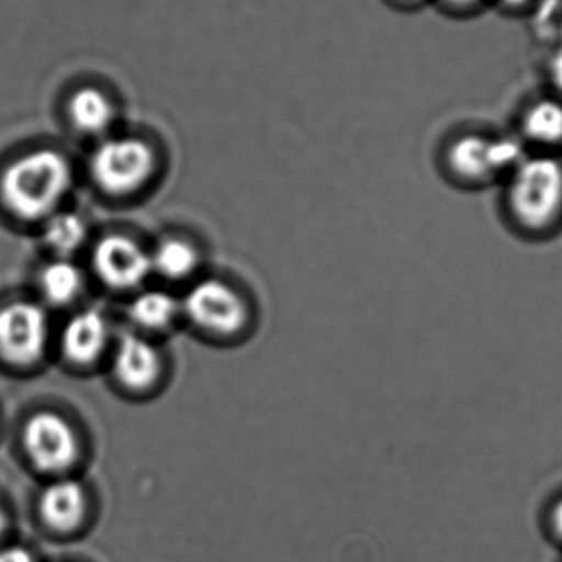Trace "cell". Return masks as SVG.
<instances>
[{
  "mask_svg": "<svg viewBox=\"0 0 562 562\" xmlns=\"http://www.w3.org/2000/svg\"><path fill=\"white\" fill-rule=\"evenodd\" d=\"M501 188L505 221L518 236L547 240L562 231V155L528 151Z\"/></svg>",
  "mask_w": 562,
  "mask_h": 562,
  "instance_id": "6da1fadb",
  "label": "cell"
},
{
  "mask_svg": "<svg viewBox=\"0 0 562 562\" xmlns=\"http://www.w3.org/2000/svg\"><path fill=\"white\" fill-rule=\"evenodd\" d=\"M71 187V167L59 151L40 148L22 155L3 170L0 196L20 220L52 216Z\"/></svg>",
  "mask_w": 562,
  "mask_h": 562,
  "instance_id": "7a4b0ae2",
  "label": "cell"
},
{
  "mask_svg": "<svg viewBox=\"0 0 562 562\" xmlns=\"http://www.w3.org/2000/svg\"><path fill=\"white\" fill-rule=\"evenodd\" d=\"M527 154L515 134L462 132L446 147L445 167L461 187L484 190L501 187Z\"/></svg>",
  "mask_w": 562,
  "mask_h": 562,
  "instance_id": "3957f363",
  "label": "cell"
},
{
  "mask_svg": "<svg viewBox=\"0 0 562 562\" xmlns=\"http://www.w3.org/2000/svg\"><path fill=\"white\" fill-rule=\"evenodd\" d=\"M154 171V150L142 138H109L92 154L91 175L95 184L114 196L140 190Z\"/></svg>",
  "mask_w": 562,
  "mask_h": 562,
  "instance_id": "277c9868",
  "label": "cell"
},
{
  "mask_svg": "<svg viewBox=\"0 0 562 562\" xmlns=\"http://www.w3.org/2000/svg\"><path fill=\"white\" fill-rule=\"evenodd\" d=\"M181 311L194 326L213 336H234L249 319L244 297L221 280H203L191 286Z\"/></svg>",
  "mask_w": 562,
  "mask_h": 562,
  "instance_id": "5b68a950",
  "label": "cell"
},
{
  "mask_svg": "<svg viewBox=\"0 0 562 562\" xmlns=\"http://www.w3.org/2000/svg\"><path fill=\"white\" fill-rule=\"evenodd\" d=\"M23 448L36 469L63 472L79 458V441L72 426L58 413L40 412L26 422Z\"/></svg>",
  "mask_w": 562,
  "mask_h": 562,
  "instance_id": "8992f818",
  "label": "cell"
},
{
  "mask_svg": "<svg viewBox=\"0 0 562 562\" xmlns=\"http://www.w3.org/2000/svg\"><path fill=\"white\" fill-rule=\"evenodd\" d=\"M48 339L45 311L29 301L0 310V356L15 366H30L42 357Z\"/></svg>",
  "mask_w": 562,
  "mask_h": 562,
  "instance_id": "52a82bcc",
  "label": "cell"
},
{
  "mask_svg": "<svg viewBox=\"0 0 562 562\" xmlns=\"http://www.w3.org/2000/svg\"><path fill=\"white\" fill-rule=\"evenodd\" d=\"M92 266L99 279L114 290H134L154 273L150 254L137 240L121 234L99 240Z\"/></svg>",
  "mask_w": 562,
  "mask_h": 562,
  "instance_id": "ba28073f",
  "label": "cell"
},
{
  "mask_svg": "<svg viewBox=\"0 0 562 562\" xmlns=\"http://www.w3.org/2000/svg\"><path fill=\"white\" fill-rule=\"evenodd\" d=\"M515 135L530 154L562 155V101L541 94L521 109Z\"/></svg>",
  "mask_w": 562,
  "mask_h": 562,
  "instance_id": "9c48e42d",
  "label": "cell"
},
{
  "mask_svg": "<svg viewBox=\"0 0 562 562\" xmlns=\"http://www.w3.org/2000/svg\"><path fill=\"white\" fill-rule=\"evenodd\" d=\"M112 369L121 385L142 392V390L151 389L160 379V353L144 337L125 334L119 340Z\"/></svg>",
  "mask_w": 562,
  "mask_h": 562,
  "instance_id": "30bf717a",
  "label": "cell"
},
{
  "mask_svg": "<svg viewBox=\"0 0 562 562\" xmlns=\"http://www.w3.org/2000/svg\"><path fill=\"white\" fill-rule=\"evenodd\" d=\"M109 339L108 319L98 310H86L72 316L61 336L63 353L72 363L86 366L104 352Z\"/></svg>",
  "mask_w": 562,
  "mask_h": 562,
  "instance_id": "8fae6325",
  "label": "cell"
},
{
  "mask_svg": "<svg viewBox=\"0 0 562 562\" xmlns=\"http://www.w3.org/2000/svg\"><path fill=\"white\" fill-rule=\"evenodd\" d=\"M40 514L55 530H72L86 514L85 488L72 479L53 482L40 498Z\"/></svg>",
  "mask_w": 562,
  "mask_h": 562,
  "instance_id": "7c38bea8",
  "label": "cell"
},
{
  "mask_svg": "<svg viewBox=\"0 0 562 562\" xmlns=\"http://www.w3.org/2000/svg\"><path fill=\"white\" fill-rule=\"evenodd\" d=\"M68 115L71 124L81 134L101 135L114 121V105L104 92L95 88H81L68 102Z\"/></svg>",
  "mask_w": 562,
  "mask_h": 562,
  "instance_id": "4fadbf2b",
  "label": "cell"
},
{
  "mask_svg": "<svg viewBox=\"0 0 562 562\" xmlns=\"http://www.w3.org/2000/svg\"><path fill=\"white\" fill-rule=\"evenodd\" d=\"M181 311L180 301L160 290L137 294L128 307V316L135 326L147 330H164L173 324Z\"/></svg>",
  "mask_w": 562,
  "mask_h": 562,
  "instance_id": "5bb4252c",
  "label": "cell"
},
{
  "mask_svg": "<svg viewBox=\"0 0 562 562\" xmlns=\"http://www.w3.org/2000/svg\"><path fill=\"white\" fill-rule=\"evenodd\" d=\"M151 272L167 280H184L193 276L200 263L196 247L177 237L161 240L150 254Z\"/></svg>",
  "mask_w": 562,
  "mask_h": 562,
  "instance_id": "9a60e30c",
  "label": "cell"
},
{
  "mask_svg": "<svg viewBox=\"0 0 562 562\" xmlns=\"http://www.w3.org/2000/svg\"><path fill=\"white\" fill-rule=\"evenodd\" d=\"M82 283L81 270L68 260L49 263L40 276V290L52 304L71 303L81 293Z\"/></svg>",
  "mask_w": 562,
  "mask_h": 562,
  "instance_id": "2e32d148",
  "label": "cell"
},
{
  "mask_svg": "<svg viewBox=\"0 0 562 562\" xmlns=\"http://www.w3.org/2000/svg\"><path fill=\"white\" fill-rule=\"evenodd\" d=\"M43 237L49 249L66 257L81 249L88 237V227L78 214L56 213L46 221Z\"/></svg>",
  "mask_w": 562,
  "mask_h": 562,
  "instance_id": "e0dca14e",
  "label": "cell"
},
{
  "mask_svg": "<svg viewBox=\"0 0 562 562\" xmlns=\"http://www.w3.org/2000/svg\"><path fill=\"white\" fill-rule=\"evenodd\" d=\"M547 79L550 92L562 101V48L557 49L547 63Z\"/></svg>",
  "mask_w": 562,
  "mask_h": 562,
  "instance_id": "ac0fdd59",
  "label": "cell"
},
{
  "mask_svg": "<svg viewBox=\"0 0 562 562\" xmlns=\"http://www.w3.org/2000/svg\"><path fill=\"white\" fill-rule=\"evenodd\" d=\"M441 2L451 12L472 15V13L482 12L485 7L491 5L492 0H441Z\"/></svg>",
  "mask_w": 562,
  "mask_h": 562,
  "instance_id": "d6986e66",
  "label": "cell"
},
{
  "mask_svg": "<svg viewBox=\"0 0 562 562\" xmlns=\"http://www.w3.org/2000/svg\"><path fill=\"white\" fill-rule=\"evenodd\" d=\"M0 562H33V558L23 547H7L0 550Z\"/></svg>",
  "mask_w": 562,
  "mask_h": 562,
  "instance_id": "ffe728a7",
  "label": "cell"
},
{
  "mask_svg": "<svg viewBox=\"0 0 562 562\" xmlns=\"http://www.w3.org/2000/svg\"><path fill=\"white\" fill-rule=\"evenodd\" d=\"M492 3L501 7L504 12L518 13L530 9V5H533L535 0H492Z\"/></svg>",
  "mask_w": 562,
  "mask_h": 562,
  "instance_id": "44dd1931",
  "label": "cell"
},
{
  "mask_svg": "<svg viewBox=\"0 0 562 562\" xmlns=\"http://www.w3.org/2000/svg\"><path fill=\"white\" fill-rule=\"evenodd\" d=\"M551 521H553V530L558 538L562 540V498L554 505L553 515H551Z\"/></svg>",
  "mask_w": 562,
  "mask_h": 562,
  "instance_id": "7402d4cb",
  "label": "cell"
},
{
  "mask_svg": "<svg viewBox=\"0 0 562 562\" xmlns=\"http://www.w3.org/2000/svg\"><path fill=\"white\" fill-rule=\"evenodd\" d=\"M3 527H5V517H3L2 507H0V533H2Z\"/></svg>",
  "mask_w": 562,
  "mask_h": 562,
  "instance_id": "603a6c76",
  "label": "cell"
}]
</instances>
